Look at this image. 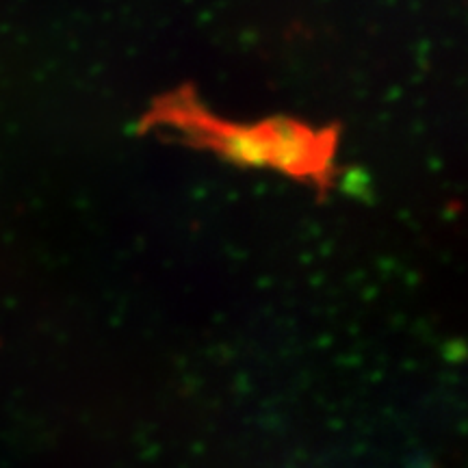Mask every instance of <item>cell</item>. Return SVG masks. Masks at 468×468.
I'll return each mask as SVG.
<instances>
[{
  "instance_id": "6da1fadb",
  "label": "cell",
  "mask_w": 468,
  "mask_h": 468,
  "mask_svg": "<svg viewBox=\"0 0 468 468\" xmlns=\"http://www.w3.org/2000/svg\"><path fill=\"white\" fill-rule=\"evenodd\" d=\"M150 126L172 128L193 148L213 152L232 165L271 169L314 186L321 200L336 185V128L317 131L286 117L234 124L204 109L191 91L161 98L144 117L142 131Z\"/></svg>"
}]
</instances>
